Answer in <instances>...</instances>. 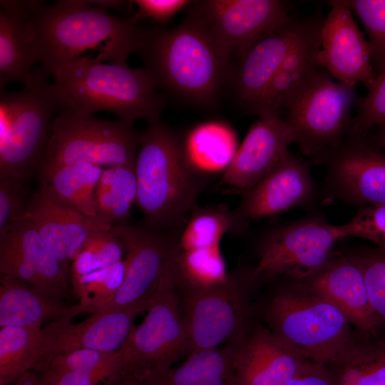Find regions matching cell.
I'll return each mask as SVG.
<instances>
[{
  "instance_id": "cell-1",
  "label": "cell",
  "mask_w": 385,
  "mask_h": 385,
  "mask_svg": "<svg viewBox=\"0 0 385 385\" xmlns=\"http://www.w3.org/2000/svg\"><path fill=\"white\" fill-rule=\"evenodd\" d=\"M137 53L157 87L197 103L213 101L230 73V57L192 11L173 29H140Z\"/></svg>"
},
{
  "instance_id": "cell-2",
  "label": "cell",
  "mask_w": 385,
  "mask_h": 385,
  "mask_svg": "<svg viewBox=\"0 0 385 385\" xmlns=\"http://www.w3.org/2000/svg\"><path fill=\"white\" fill-rule=\"evenodd\" d=\"M36 61L46 73L54 66L98 50V61L126 65L137 52L140 28L81 0L45 3L33 16Z\"/></svg>"
},
{
  "instance_id": "cell-3",
  "label": "cell",
  "mask_w": 385,
  "mask_h": 385,
  "mask_svg": "<svg viewBox=\"0 0 385 385\" xmlns=\"http://www.w3.org/2000/svg\"><path fill=\"white\" fill-rule=\"evenodd\" d=\"M46 73L52 78L60 106L81 114L103 111L127 122L143 119L153 124L159 122L165 106L154 78L145 68L78 57Z\"/></svg>"
},
{
  "instance_id": "cell-4",
  "label": "cell",
  "mask_w": 385,
  "mask_h": 385,
  "mask_svg": "<svg viewBox=\"0 0 385 385\" xmlns=\"http://www.w3.org/2000/svg\"><path fill=\"white\" fill-rule=\"evenodd\" d=\"M135 171L136 204L145 226L168 232L194 208L201 184L174 132L157 122L140 133Z\"/></svg>"
},
{
  "instance_id": "cell-5",
  "label": "cell",
  "mask_w": 385,
  "mask_h": 385,
  "mask_svg": "<svg viewBox=\"0 0 385 385\" xmlns=\"http://www.w3.org/2000/svg\"><path fill=\"white\" fill-rule=\"evenodd\" d=\"M43 70L17 92L0 95V179L25 181L40 170L61 106Z\"/></svg>"
},
{
  "instance_id": "cell-6",
  "label": "cell",
  "mask_w": 385,
  "mask_h": 385,
  "mask_svg": "<svg viewBox=\"0 0 385 385\" xmlns=\"http://www.w3.org/2000/svg\"><path fill=\"white\" fill-rule=\"evenodd\" d=\"M267 318L277 339L317 364H337L356 344L346 317L310 290L279 292Z\"/></svg>"
},
{
  "instance_id": "cell-7",
  "label": "cell",
  "mask_w": 385,
  "mask_h": 385,
  "mask_svg": "<svg viewBox=\"0 0 385 385\" xmlns=\"http://www.w3.org/2000/svg\"><path fill=\"white\" fill-rule=\"evenodd\" d=\"M147 312L143 322L132 327L118 350L121 373L144 379L165 371L188 353V337L173 262Z\"/></svg>"
},
{
  "instance_id": "cell-8",
  "label": "cell",
  "mask_w": 385,
  "mask_h": 385,
  "mask_svg": "<svg viewBox=\"0 0 385 385\" xmlns=\"http://www.w3.org/2000/svg\"><path fill=\"white\" fill-rule=\"evenodd\" d=\"M140 138L133 123L64 108L54 118L42 165L81 162L106 168L135 165Z\"/></svg>"
},
{
  "instance_id": "cell-9",
  "label": "cell",
  "mask_w": 385,
  "mask_h": 385,
  "mask_svg": "<svg viewBox=\"0 0 385 385\" xmlns=\"http://www.w3.org/2000/svg\"><path fill=\"white\" fill-rule=\"evenodd\" d=\"M356 102L355 88L320 70L287 107L284 119L300 152L314 163L338 147L351 132Z\"/></svg>"
},
{
  "instance_id": "cell-10",
  "label": "cell",
  "mask_w": 385,
  "mask_h": 385,
  "mask_svg": "<svg viewBox=\"0 0 385 385\" xmlns=\"http://www.w3.org/2000/svg\"><path fill=\"white\" fill-rule=\"evenodd\" d=\"M343 239L337 225L312 215L277 227L263 240L254 279L286 276L304 280L324 268L337 255Z\"/></svg>"
},
{
  "instance_id": "cell-11",
  "label": "cell",
  "mask_w": 385,
  "mask_h": 385,
  "mask_svg": "<svg viewBox=\"0 0 385 385\" xmlns=\"http://www.w3.org/2000/svg\"><path fill=\"white\" fill-rule=\"evenodd\" d=\"M366 133L351 131L338 147L314 163L326 170L323 202L385 205V152Z\"/></svg>"
},
{
  "instance_id": "cell-12",
  "label": "cell",
  "mask_w": 385,
  "mask_h": 385,
  "mask_svg": "<svg viewBox=\"0 0 385 385\" xmlns=\"http://www.w3.org/2000/svg\"><path fill=\"white\" fill-rule=\"evenodd\" d=\"M111 230L127 249L124 258L126 272L113 299L103 308L131 311L139 314L148 310L155 297L173 262L177 241L174 242L167 232L128 222L113 225Z\"/></svg>"
},
{
  "instance_id": "cell-13",
  "label": "cell",
  "mask_w": 385,
  "mask_h": 385,
  "mask_svg": "<svg viewBox=\"0 0 385 385\" xmlns=\"http://www.w3.org/2000/svg\"><path fill=\"white\" fill-rule=\"evenodd\" d=\"M187 329L189 354L213 349L237 338L246 319L242 278L230 274L224 283L207 288L176 284Z\"/></svg>"
},
{
  "instance_id": "cell-14",
  "label": "cell",
  "mask_w": 385,
  "mask_h": 385,
  "mask_svg": "<svg viewBox=\"0 0 385 385\" xmlns=\"http://www.w3.org/2000/svg\"><path fill=\"white\" fill-rule=\"evenodd\" d=\"M293 8L283 0H205L191 11L231 58L286 21Z\"/></svg>"
},
{
  "instance_id": "cell-15",
  "label": "cell",
  "mask_w": 385,
  "mask_h": 385,
  "mask_svg": "<svg viewBox=\"0 0 385 385\" xmlns=\"http://www.w3.org/2000/svg\"><path fill=\"white\" fill-rule=\"evenodd\" d=\"M70 272L27 217L0 233L1 277L19 279L61 300L68 293Z\"/></svg>"
},
{
  "instance_id": "cell-16",
  "label": "cell",
  "mask_w": 385,
  "mask_h": 385,
  "mask_svg": "<svg viewBox=\"0 0 385 385\" xmlns=\"http://www.w3.org/2000/svg\"><path fill=\"white\" fill-rule=\"evenodd\" d=\"M322 199V190L309 161L287 151L277 165L244 193L234 212L245 227L250 220L271 217L298 207H312Z\"/></svg>"
},
{
  "instance_id": "cell-17",
  "label": "cell",
  "mask_w": 385,
  "mask_h": 385,
  "mask_svg": "<svg viewBox=\"0 0 385 385\" xmlns=\"http://www.w3.org/2000/svg\"><path fill=\"white\" fill-rule=\"evenodd\" d=\"M331 6L320 31L319 62L339 83L369 89L376 78L371 48L354 21L346 0L329 1Z\"/></svg>"
},
{
  "instance_id": "cell-18",
  "label": "cell",
  "mask_w": 385,
  "mask_h": 385,
  "mask_svg": "<svg viewBox=\"0 0 385 385\" xmlns=\"http://www.w3.org/2000/svg\"><path fill=\"white\" fill-rule=\"evenodd\" d=\"M292 143L293 132L279 113L260 115L226 168L222 183L246 192L277 165Z\"/></svg>"
},
{
  "instance_id": "cell-19",
  "label": "cell",
  "mask_w": 385,
  "mask_h": 385,
  "mask_svg": "<svg viewBox=\"0 0 385 385\" xmlns=\"http://www.w3.org/2000/svg\"><path fill=\"white\" fill-rule=\"evenodd\" d=\"M137 315L131 311L102 308L78 323L51 321L42 327L41 353L36 367L54 356L78 349L119 350Z\"/></svg>"
},
{
  "instance_id": "cell-20",
  "label": "cell",
  "mask_w": 385,
  "mask_h": 385,
  "mask_svg": "<svg viewBox=\"0 0 385 385\" xmlns=\"http://www.w3.org/2000/svg\"><path fill=\"white\" fill-rule=\"evenodd\" d=\"M292 14L262 37L239 58L233 74L236 96L247 111L278 71L282 61L314 24Z\"/></svg>"
},
{
  "instance_id": "cell-21",
  "label": "cell",
  "mask_w": 385,
  "mask_h": 385,
  "mask_svg": "<svg viewBox=\"0 0 385 385\" xmlns=\"http://www.w3.org/2000/svg\"><path fill=\"white\" fill-rule=\"evenodd\" d=\"M26 217L67 267L89 238L111 228L58 199L42 182L39 189L31 194Z\"/></svg>"
},
{
  "instance_id": "cell-22",
  "label": "cell",
  "mask_w": 385,
  "mask_h": 385,
  "mask_svg": "<svg viewBox=\"0 0 385 385\" xmlns=\"http://www.w3.org/2000/svg\"><path fill=\"white\" fill-rule=\"evenodd\" d=\"M303 281L360 330L370 336L375 333L378 317L370 304L363 273L347 255L337 253L324 268Z\"/></svg>"
},
{
  "instance_id": "cell-23",
  "label": "cell",
  "mask_w": 385,
  "mask_h": 385,
  "mask_svg": "<svg viewBox=\"0 0 385 385\" xmlns=\"http://www.w3.org/2000/svg\"><path fill=\"white\" fill-rule=\"evenodd\" d=\"M240 337L239 342H233L238 385H284L307 361L263 327L242 343Z\"/></svg>"
},
{
  "instance_id": "cell-24",
  "label": "cell",
  "mask_w": 385,
  "mask_h": 385,
  "mask_svg": "<svg viewBox=\"0 0 385 385\" xmlns=\"http://www.w3.org/2000/svg\"><path fill=\"white\" fill-rule=\"evenodd\" d=\"M40 1H0V88L10 82L28 83L36 61L33 16Z\"/></svg>"
},
{
  "instance_id": "cell-25",
  "label": "cell",
  "mask_w": 385,
  "mask_h": 385,
  "mask_svg": "<svg viewBox=\"0 0 385 385\" xmlns=\"http://www.w3.org/2000/svg\"><path fill=\"white\" fill-rule=\"evenodd\" d=\"M322 21L319 17L316 18L309 29L287 55L249 113L258 116L278 113L279 109L287 108L322 70L318 56Z\"/></svg>"
},
{
  "instance_id": "cell-26",
  "label": "cell",
  "mask_w": 385,
  "mask_h": 385,
  "mask_svg": "<svg viewBox=\"0 0 385 385\" xmlns=\"http://www.w3.org/2000/svg\"><path fill=\"white\" fill-rule=\"evenodd\" d=\"M83 312L93 313L81 304L72 307L45 295L19 279L1 277L0 326L37 327L49 320H71Z\"/></svg>"
},
{
  "instance_id": "cell-27",
  "label": "cell",
  "mask_w": 385,
  "mask_h": 385,
  "mask_svg": "<svg viewBox=\"0 0 385 385\" xmlns=\"http://www.w3.org/2000/svg\"><path fill=\"white\" fill-rule=\"evenodd\" d=\"M145 380L147 385H238L234 342L225 347L194 351L179 366Z\"/></svg>"
},
{
  "instance_id": "cell-28",
  "label": "cell",
  "mask_w": 385,
  "mask_h": 385,
  "mask_svg": "<svg viewBox=\"0 0 385 385\" xmlns=\"http://www.w3.org/2000/svg\"><path fill=\"white\" fill-rule=\"evenodd\" d=\"M103 171V167L88 162L42 165L39 170L41 182L54 196L95 219V190Z\"/></svg>"
},
{
  "instance_id": "cell-29",
  "label": "cell",
  "mask_w": 385,
  "mask_h": 385,
  "mask_svg": "<svg viewBox=\"0 0 385 385\" xmlns=\"http://www.w3.org/2000/svg\"><path fill=\"white\" fill-rule=\"evenodd\" d=\"M137 195L135 165L103 169L94 195L97 219L111 227L127 223Z\"/></svg>"
},
{
  "instance_id": "cell-30",
  "label": "cell",
  "mask_w": 385,
  "mask_h": 385,
  "mask_svg": "<svg viewBox=\"0 0 385 385\" xmlns=\"http://www.w3.org/2000/svg\"><path fill=\"white\" fill-rule=\"evenodd\" d=\"M42 327H2L0 329V385H12L38 364Z\"/></svg>"
},
{
  "instance_id": "cell-31",
  "label": "cell",
  "mask_w": 385,
  "mask_h": 385,
  "mask_svg": "<svg viewBox=\"0 0 385 385\" xmlns=\"http://www.w3.org/2000/svg\"><path fill=\"white\" fill-rule=\"evenodd\" d=\"M175 282L196 288H207L225 282L230 277L220 245L180 251L173 257Z\"/></svg>"
},
{
  "instance_id": "cell-32",
  "label": "cell",
  "mask_w": 385,
  "mask_h": 385,
  "mask_svg": "<svg viewBox=\"0 0 385 385\" xmlns=\"http://www.w3.org/2000/svg\"><path fill=\"white\" fill-rule=\"evenodd\" d=\"M334 365L336 385H385V342L356 343Z\"/></svg>"
},
{
  "instance_id": "cell-33",
  "label": "cell",
  "mask_w": 385,
  "mask_h": 385,
  "mask_svg": "<svg viewBox=\"0 0 385 385\" xmlns=\"http://www.w3.org/2000/svg\"><path fill=\"white\" fill-rule=\"evenodd\" d=\"M243 228L235 212L215 208L194 214L185 225L178 240L180 251H189L220 245L229 231Z\"/></svg>"
},
{
  "instance_id": "cell-34",
  "label": "cell",
  "mask_w": 385,
  "mask_h": 385,
  "mask_svg": "<svg viewBox=\"0 0 385 385\" xmlns=\"http://www.w3.org/2000/svg\"><path fill=\"white\" fill-rule=\"evenodd\" d=\"M46 367L81 371L103 384L121 373L118 350L104 351L83 349L66 352L40 363L34 371H38Z\"/></svg>"
},
{
  "instance_id": "cell-35",
  "label": "cell",
  "mask_w": 385,
  "mask_h": 385,
  "mask_svg": "<svg viewBox=\"0 0 385 385\" xmlns=\"http://www.w3.org/2000/svg\"><path fill=\"white\" fill-rule=\"evenodd\" d=\"M126 272L125 259L109 267L72 279L73 291L80 304L94 312L106 306L122 285Z\"/></svg>"
},
{
  "instance_id": "cell-36",
  "label": "cell",
  "mask_w": 385,
  "mask_h": 385,
  "mask_svg": "<svg viewBox=\"0 0 385 385\" xmlns=\"http://www.w3.org/2000/svg\"><path fill=\"white\" fill-rule=\"evenodd\" d=\"M123 243L111 230L93 235L72 261L71 279L123 260Z\"/></svg>"
},
{
  "instance_id": "cell-37",
  "label": "cell",
  "mask_w": 385,
  "mask_h": 385,
  "mask_svg": "<svg viewBox=\"0 0 385 385\" xmlns=\"http://www.w3.org/2000/svg\"><path fill=\"white\" fill-rule=\"evenodd\" d=\"M362 23L369 37L376 75L385 70V0H346Z\"/></svg>"
},
{
  "instance_id": "cell-38",
  "label": "cell",
  "mask_w": 385,
  "mask_h": 385,
  "mask_svg": "<svg viewBox=\"0 0 385 385\" xmlns=\"http://www.w3.org/2000/svg\"><path fill=\"white\" fill-rule=\"evenodd\" d=\"M337 229L343 238H363L385 250V205L359 207L355 215Z\"/></svg>"
},
{
  "instance_id": "cell-39",
  "label": "cell",
  "mask_w": 385,
  "mask_h": 385,
  "mask_svg": "<svg viewBox=\"0 0 385 385\" xmlns=\"http://www.w3.org/2000/svg\"><path fill=\"white\" fill-rule=\"evenodd\" d=\"M351 132L367 133L374 127L385 125V70L376 76L365 96L357 100Z\"/></svg>"
},
{
  "instance_id": "cell-40",
  "label": "cell",
  "mask_w": 385,
  "mask_h": 385,
  "mask_svg": "<svg viewBox=\"0 0 385 385\" xmlns=\"http://www.w3.org/2000/svg\"><path fill=\"white\" fill-rule=\"evenodd\" d=\"M361 269L370 304L377 317L385 319V255H347Z\"/></svg>"
},
{
  "instance_id": "cell-41",
  "label": "cell",
  "mask_w": 385,
  "mask_h": 385,
  "mask_svg": "<svg viewBox=\"0 0 385 385\" xmlns=\"http://www.w3.org/2000/svg\"><path fill=\"white\" fill-rule=\"evenodd\" d=\"M31 196L24 181L0 179V233L26 217Z\"/></svg>"
},
{
  "instance_id": "cell-42",
  "label": "cell",
  "mask_w": 385,
  "mask_h": 385,
  "mask_svg": "<svg viewBox=\"0 0 385 385\" xmlns=\"http://www.w3.org/2000/svg\"><path fill=\"white\" fill-rule=\"evenodd\" d=\"M138 8L130 19L134 23L143 18H152L158 21H165L180 9L191 3L185 0H135L131 1Z\"/></svg>"
},
{
  "instance_id": "cell-43",
  "label": "cell",
  "mask_w": 385,
  "mask_h": 385,
  "mask_svg": "<svg viewBox=\"0 0 385 385\" xmlns=\"http://www.w3.org/2000/svg\"><path fill=\"white\" fill-rule=\"evenodd\" d=\"M43 385H103L94 377L81 371L46 367L38 371Z\"/></svg>"
},
{
  "instance_id": "cell-44",
  "label": "cell",
  "mask_w": 385,
  "mask_h": 385,
  "mask_svg": "<svg viewBox=\"0 0 385 385\" xmlns=\"http://www.w3.org/2000/svg\"><path fill=\"white\" fill-rule=\"evenodd\" d=\"M284 385H336L325 365L307 360L300 371Z\"/></svg>"
},
{
  "instance_id": "cell-45",
  "label": "cell",
  "mask_w": 385,
  "mask_h": 385,
  "mask_svg": "<svg viewBox=\"0 0 385 385\" xmlns=\"http://www.w3.org/2000/svg\"><path fill=\"white\" fill-rule=\"evenodd\" d=\"M103 385H147L145 380L129 373H120Z\"/></svg>"
},
{
  "instance_id": "cell-46",
  "label": "cell",
  "mask_w": 385,
  "mask_h": 385,
  "mask_svg": "<svg viewBox=\"0 0 385 385\" xmlns=\"http://www.w3.org/2000/svg\"><path fill=\"white\" fill-rule=\"evenodd\" d=\"M12 385H43L38 374L33 371L27 372Z\"/></svg>"
},
{
  "instance_id": "cell-47",
  "label": "cell",
  "mask_w": 385,
  "mask_h": 385,
  "mask_svg": "<svg viewBox=\"0 0 385 385\" xmlns=\"http://www.w3.org/2000/svg\"><path fill=\"white\" fill-rule=\"evenodd\" d=\"M89 2L98 7H100L106 11L111 9L115 10H120L123 9L125 1H89Z\"/></svg>"
},
{
  "instance_id": "cell-48",
  "label": "cell",
  "mask_w": 385,
  "mask_h": 385,
  "mask_svg": "<svg viewBox=\"0 0 385 385\" xmlns=\"http://www.w3.org/2000/svg\"><path fill=\"white\" fill-rule=\"evenodd\" d=\"M374 142L382 150H385V125L377 126Z\"/></svg>"
}]
</instances>
